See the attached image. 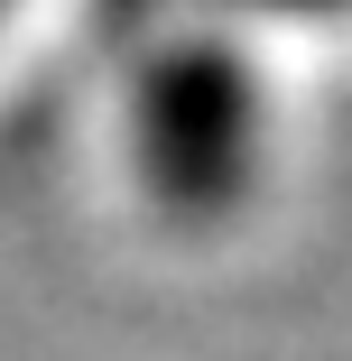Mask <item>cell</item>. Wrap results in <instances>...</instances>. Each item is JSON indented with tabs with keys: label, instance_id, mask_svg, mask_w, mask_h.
<instances>
[{
	"label": "cell",
	"instance_id": "2",
	"mask_svg": "<svg viewBox=\"0 0 352 361\" xmlns=\"http://www.w3.org/2000/svg\"><path fill=\"white\" fill-rule=\"evenodd\" d=\"M241 10H343V0H241Z\"/></svg>",
	"mask_w": 352,
	"mask_h": 361
},
{
	"label": "cell",
	"instance_id": "1",
	"mask_svg": "<svg viewBox=\"0 0 352 361\" xmlns=\"http://www.w3.org/2000/svg\"><path fill=\"white\" fill-rule=\"evenodd\" d=\"M139 149H149V176L176 204H223L241 185V149H250V84L241 65L214 47H186L149 75V102H139Z\"/></svg>",
	"mask_w": 352,
	"mask_h": 361
}]
</instances>
